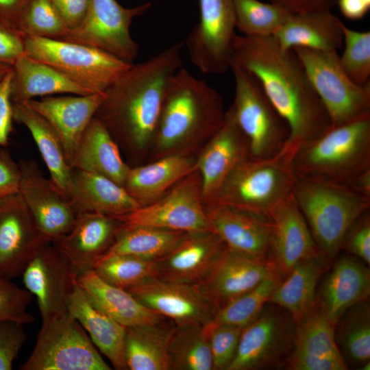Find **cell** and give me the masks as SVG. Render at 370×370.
<instances>
[{"label":"cell","mask_w":370,"mask_h":370,"mask_svg":"<svg viewBox=\"0 0 370 370\" xmlns=\"http://www.w3.org/2000/svg\"><path fill=\"white\" fill-rule=\"evenodd\" d=\"M232 66L257 79L285 121L288 137L278 155L291 163L299 147L331 127L327 111L297 55L293 49L280 48L272 36L236 35Z\"/></svg>","instance_id":"1"},{"label":"cell","mask_w":370,"mask_h":370,"mask_svg":"<svg viewBox=\"0 0 370 370\" xmlns=\"http://www.w3.org/2000/svg\"><path fill=\"white\" fill-rule=\"evenodd\" d=\"M183 42L132 66L106 91L97 118L126 153L152 145L169 83L182 67Z\"/></svg>","instance_id":"2"},{"label":"cell","mask_w":370,"mask_h":370,"mask_svg":"<svg viewBox=\"0 0 370 370\" xmlns=\"http://www.w3.org/2000/svg\"><path fill=\"white\" fill-rule=\"evenodd\" d=\"M226 111L219 92L180 67L171 79L151 147L156 159L190 154L223 125Z\"/></svg>","instance_id":"3"},{"label":"cell","mask_w":370,"mask_h":370,"mask_svg":"<svg viewBox=\"0 0 370 370\" xmlns=\"http://www.w3.org/2000/svg\"><path fill=\"white\" fill-rule=\"evenodd\" d=\"M293 195L327 258L338 254L352 225L370 208L369 199L347 185L316 179L295 176Z\"/></svg>","instance_id":"4"},{"label":"cell","mask_w":370,"mask_h":370,"mask_svg":"<svg viewBox=\"0 0 370 370\" xmlns=\"http://www.w3.org/2000/svg\"><path fill=\"white\" fill-rule=\"evenodd\" d=\"M297 177L345 184L370 168V116L331 126L294 154Z\"/></svg>","instance_id":"5"},{"label":"cell","mask_w":370,"mask_h":370,"mask_svg":"<svg viewBox=\"0 0 370 370\" xmlns=\"http://www.w3.org/2000/svg\"><path fill=\"white\" fill-rule=\"evenodd\" d=\"M295 178L291 162L279 155L266 159L249 157L230 173L208 203L268 217L278 204L293 193Z\"/></svg>","instance_id":"6"},{"label":"cell","mask_w":370,"mask_h":370,"mask_svg":"<svg viewBox=\"0 0 370 370\" xmlns=\"http://www.w3.org/2000/svg\"><path fill=\"white\" fill-rule=\"evenodd\" d=\"M25 45L27 55L90 93L105 92L133 64L101 49L62 40L25 36Z\"/></svg>","instance_id":"7"},{"label":"cell","mask_w":370,"mask_h":370,"mask_svg":"<svg viewBox=\"0 0 370 370\" xmlns=\"http://www.w3.org/2000/svg\"><path fill=\"white\" fill-rule=\"evenodd\" d=\"M321 100L331 126L370 116V82L360 86L343 70L338 51L303 47L292 49Z\"/></svg>","instance_id":"8"},{"label":"cell","mask_w":370,"mask_h":370,"mask_svg":"<svg viewBox=\"0 0 370 370\" xmlns=\"http://www.w3.org/2000/svg\"><path fill=\"white\" fill-rule=\"evenodd\" d=\"M20 370H110L80 323L68 312L42 319L32 353Z\"/></svg>","instance_id":"9"},{"label":"cell","mask_w":370,"mask_h":370,"mask_svg":"<svg viewBox=\"0 0 370 370\" xmlns=\"http://www.w3.org/2000/svg\"><path fill=\"white\" fill-rule=\"evenodd\" d=\"M230 69L235 82L231 107L248 140L250 156L256 159L276 156L288 137L287 125L252 74L236 66H232Z\"/></svg>","instance_id":"10"},{"label":"cell","mask_w":370,"mask_h":370,"mask_svg":"<svg viewBox=\"0 0 370 370\" xmlns=\"http://www.w3.org/2000/svg\"><path fill=\"white\" fill-rule=\"evenodd\" d=\"M243 328L236 354L227 370H253L286 365L295 341L296 323L273 304Z\"/></svg>","instance_id":"11"},{"label":"cell","mask_w":370,"mask_h":370,"mask_svg":"<svg viewBox=\"0 0 370 370\" xmlns=\"http://www.w3.org/2000/svg\"><path fill=\"white\" fill-rule=\"evenodd\" d=\"M114 218L123 227L147 226L184 232L212 231L197 169L158 200Z\"/></svg>","instance_id":"12"},{"label":"cell","mask_w":370,"mask_h":370,"mask_svg":"<svg viewBox=\"0 0 370 370\" xmlns=\"http://www.w3.org/2000/svg\"><path fill=\"white\" fill-rule=\"evenodd\" d=\"M151 5L145 3L128 8L116 0H90L82 23L60 40L95 47L132 62L137 58L139 49L131 36L130 25Z\"/></svg>","instance_id":"13"},{"label":"cell","mask_w":370,"mask_h":370,"mask_svg":"<svg viewBox=\"0 0 370 370\" xmlns=\"http://www.w3.org/2000/svg\"><path fill=\"white\" fill-rule=\"evenodd\" d=\"M199 21L185 45L189 58L201 72L220 75L231 68L236 36L232 0H199Z\"/></svg>","instance_id":"14"},{"label":"cell","mask_w":370,"mask_h":370,"mask_svg":"<svg viewBox=\"0 0 370 370\" xmlns=\"http://www.w3.org/2000/svg\"><path fill=\"white\" fill-rule=\"evenodd\" d=\"M79 274L52 243L36 251L22 276L25 288L36 297L42 320L68 312Z\"/></svg>","instance_id":"15"},{"label":"cell","mask_w":370,"mask_h":370,"mask_svg":"<svg viewBox=\"0 0 370 370\" xmlns=\"http://www.w3.org/2000/svg\"><path fill=\"white\" fill-rule=\"evenodd\" d=\"M278 274L280 273L270 257L246 255L225 245L208 273L195 286L217 312L233 299Z\"/></svg>","instance_id":"16"},{"label":"cell","mask_w":370,"mask_h":370,"mask_svg":"<svg viewBox=\"0 0 370 370\" xmlns=\"http://www.w3.org/2000/svg\"><path fill=\"white\" fill-rule=\"evenodd\" d=\"M48 243L20 193L0 199V278L22 275L36 251Z\"/></svg>","instance_id":"17"},{"label":"cell","mask_w":370,"mask_h":370,"mask_svg":"<svg viewBox=\"0 0 370 370\" xmlns=\"http://www.w3.org/2000/svg\"><path fill=\"white\" fill-rule=\"evenodd\" d=\"M19 193L44 236L53 242L72 228L79 212L32 160L19 163Z\"/></svg>","instance_id":"18"},{"label":"cell","mask_w":370,"mask_h":370,"mask_svg":"<svg viewBox=\"0 0 370 370\" xmlns=\"http://www.w3.org/2000/svg\"><path fill=\"white\" fill-rule=\"evenodd\" d=\"M127 291L175 325H205L216 313L214 307L193 284L153 276Z\"/></svg>","instance_id":"19"},{"label":"cell","mask_w":370,"mask_h":370,"mask_svg":"<svg viewBox=\"0 0 370 370\" xmlns=\"http://www.w3.org/2000/svg\"><path fill=\"white\" fill-rule=\"evenodd\" d=\"M250 156L248 140L230 106L223 125L204 145L196 158L204 204L215 196L230 173Z\"/></svg>","instance_id":"20"},{"label":"cell","mask_w":370,"mask_h":370,"mask_svg":"<svg viewBox=\"0 0 370 370\" xmlns=\"http://www.w3.org/2000/svg\"><path fill=\"white\" fill-rule=\"evenodd\" d=\"M334 327L316 297L311 308L296 325L293 348L286 362L287 369H347L336 343Z\"/></svg>","instance_id":"21"},{"label":"cell","mask_w":370,"mask_h":370,"mask_svg":"<svg viewBox=\"0 0 370 370\" xmlns=\"http://www.w3.org/2000/svg\"><path fill=\"white\" fill-rule=\"evenodd\" d=\"M268 217L271 222L269 254L283 278L300 261L323 254L293 193L278 204Z\"/></svg>","instance_id":"22"},{"label":"cell","mask_w":370,"mask_h":370,"mask_svg":"<svg viewBox=\"0 0 370 370\" xmlns=\"http://www.w3.org/2000/svg\"><path fill=\"white\" fill-rule=\"evenodd\" d=\"M204 204L212 231L226 246L246 255L270 257L271 222L268 217L218 203Z\"/></svg>","instance_id":"23"},{"label":"cell","mask_w":370,"mask_h":370,"mask_svg":"<svg viewBox=\"0 0 370 370\" xmlns=\"http://www.w3.org/2000/svg\"><path fill=\"white\" fill-rule=\"evenodd\" d=\"M104 97L105 92H101L86 95L47 96L25 102L54 129L72 168L81 137Z\"/></svg>","instance_id":"24"},{"label":"cell","mask_w":370,"mask_h":370,"mask_svg":"<svg viewBox=\"0 0 370 370\" xmlns=\"http://www.w3.org/2000/svg\"><path fill=\"white\" fill-rule=\"evenodd\" d=\"M225 247L212 231L187 232L169 254L155 260V276L195 285L208 273Z\"/></svg>","instance_id":"25"},{"label":"cell","mask_w":370,"mask_h":370,"mask_svg":"<svg viewBox=\"0 0 370 370\" xmlns=\"http://www.w3.org/2000/svg\"><path fill=\"white\" fill-rule=\"evenodd\" d=\"M120 227L114 217L79 212L71 230L52 243L81 273L93 269L112 245Z\"/></svg>","instance_id":"26"},{"label":"cell","mask_w":370,"mask_h":370,"mask_svg":"<svg viewBox=\"0 0 370 370\" xmlns=\"http://www.w3.org/2000/svg\"><path fill=\"white\" fill-rule=\"evenodd\" d=\"M370 295V271L365 263L352 256L338 258L323 281L317 299L335 325L352 306L367 301Z\"/></svg>","instance_id":"27"},{"label":"cell","mask_w":370,"mask_h":370,"mask_svg":"<svg viewBox=\"0 0 370 370\" xmlns=\"http://www.w3.org/2000/svg\"><path fill=\"white\" fill-rule=\"evenodd\" d=\"M345 25L331 9H323L293 14L272 36L285 50L303 47L338 51L343 47Z\"/></svg>","instance_id":"28"},{"label":"cell","mask_w":370,"mask_h":370,"mask_svg":"<svg viewBox=\"0 0 370 370\" xmlns=\"http://www.w3.org/2000/svg\"><path fill=\"white\" fill-rule=\"evenodd\" d=\"M68 197L79 212L117 217L140 205L125 188L101 175L72 168Z\"/></svg>","instance_id":"29"},{"label":"cell","mask_w":370,"mask_h":370,"mask_svg":"<svg viewBox=\"0 0 370 370\" xmlns=\"http://www.w3.org/2000/svg\"><path fill=\"white\" fill-rule=\"evenodd\" d=\"M195 170L196 158L191 154H171L130 167L123 187L142 206L160 199Z\"/></svg>","instance_id":"30"},{"label":"cell","mask_w":370,"mask_h":370,"mask_svg":"<svg viewBox=\"0 0 370 370\" xmlns=\"http://www.w3.org/2000/svg\"><path fill=\"white\" fill-rule=\"evenodd\" d=\"M67 311L114 369H127L124 356L125 328L98 308L77 283L69 299Z\"/></svg>","instance_id":"31"},{"label":"cell","mask_w":370,"mask_h":370,"mask_svg":"<svg viewBox=\"0 0 370 370\" xmlns=\"http://www.w3.org/2000/svg\"><path fill=\"white\" fill-rule=\"evenodd\" d=\"M77 284L98 308L125 328L164 321L163 317L142 304L127 290L108 284L92 269L79 273Z\"/></svg>","instance_id":"32"},{"label":"cell","mask_w":370,"mask_h":370,"mask_svg":"<svg viewBox=\"0 0 370 370\" xmlns=\"http://www.w3.org/2000/svg\"><path fill=\"white\" fill-rule=\"evenodd\" d=\"M130 167L117 143L94 116L79 142L72 168L101 175L123 186Z\"/></svg>","instance_id":"33"},{"label":"cell","mask_w":370,"mask_h":370,"mask_svg":"<svg viewBox=\"0 0 370 370\" xmlns=\"http://www.w3.org/2000/svg\"><path fill=\"white\" fill-rule=\"evenodd\" d=\"M12 103L25 102L38 97H43L54 94H92L53 67L26 53L12 66Z\"/></svg>","instance_id":"34"},{"label":"cell","mask_w":370,"mask_h":370,"mask_svg":"<svg viewBox=\"0 0 370 370\" xmlns=\"http://www.w3.org/2000/svg\"><path fill=\"white\" fill-rule=\"evenodd\" d=\"M326 259L323 254L298 262L272 292L268 303L285 310L297 324L315 301Z\"/></svg>","instance_id":"35"},{"label":"cell","mask_w":370,"mask_h":370,"mask_svg":"<svg viewBox=\"0 0 370 370\" xmlns=\"http://www.w3.org/2000/svg\"><path fill=\"white\" fill-rule=\"evenodd\" d=\"M12 111L13 119L24 125L31 133L49 170L51 181L68 197L72 168L57 133L47 120L25 102L12 103Z\"/></svg>","instance_id":"36"},{"label":"cell","mask_w":370,"mask_h":370,"mask_svg":"<svg viewBox=\"0 0 370 370\" xmlns=\"http://www.w3.org/2000/svg\"><path fill=\"white\" fill-rule=\"evenodd\" d=\"M173 326L156 323L125 328L124 356L127 369L171 370L169 344Z\"/></svg>","instance_id":"37"},{"label":"cell","mask_w":370,"mask_h":370,"mask_svg":"<svg viewBox=\"0 0 370 370\" xmlns=\"http://www.w3.org/2000/svg\"><path fill=\"white\" fill-rule=\"evenodd\" d=\"M186 233L147 226L123 227L121 224L114 241L102 257L130 255L155 260L169 254Z\"/></svg>","instance_id":"38"},{"label":"cell","mask_w":370,"mask_h":370,"mask_svg":"<svg viewBox=\"0 0 370 370\" xmlns=\"http://www.w3.org/2000/svg\"><path fill=\"white\" fill-rule=\"evenodd\" d=\"M335 340L346 364L362 366L370 358V308L358 303L340 317L334 327Z\"/></svg>","instance_id":"39"},{"label":"cell","mask_w":370,"mask_h":370,"mask_svg":"<svg viewBox=\"0 0 370 370\" xmlns=\"http://www.w3.org/2000/svg\"><path fill=\"white\" fill-rule=\"evenodd\" d=\"M168 351L171 370H213L206 324L175 325Z\"/></svg>","instance_id":"40"},{"label":"cell","mask_w":370,"mask_h":370,"mask_svg":"<svg viewBox=\"0 0 370 370\" xmlns=\"http://www.w3.org/2000/svg\"><path fill=\"white\" fill-rule=\"evenodd\" d=\"M236 29L248 36H268L281 27L293 14L274 3L259 0H232Z\"/></svg>","instance_id":"41"},{"label":"cell","mask_w":370,"mask_h":370,"mask_svg":"<svg viewBox=\"0 0 370 370\" xmlns=\"http://www.w3.org/2000/svg\"><path fill=\"white\" fill-rule=\"evenodd\" d=\"M282 279V276L278 274L265 280L252 290L219 308L211 322L245 328L259 315Z\"/></svg>","instance_id":"42"},{"label":"cell","mask_w":370,"mask_h":370,"mask_svg":"<svg viewBox=\"0 0 370 370\" xmlns=\"http://www.w3.org/2000/svg\"><path fill=\"white\" fill-rule=\"evenodd\" d=\"M92 270L108 284L125 290L156 275L155 260L130 255L103 256Z\"/></svg>","instance_id":"43"},{"label":"cell","mask_w":370,"mask_h":370,"mask_svg":"<svg viewBox=\"0 0 370 370\" xmlns=\"http://www.w3.org/2000/svg\"><path fill=\"white\" fill-rule=\"evenodd\" d=\"M25 36L60 40L69 27L51 0H25L18 18Z\"/></svg>","instance_id":"44"},{"label":"cell","mask_w":370,"mask_h":370,"mask_svg":"<svg viewBox=\"0 0 370 370\" xmlns=\"http://www.w3.org/2000/svg\"><path fill=\"white\" fill-rule=\"evenodd\" d=\"M344 51L339 56L341 67L355 84L370 82V32H358L343 27Z\"/></svg>","instance_id":"45"},{"label":"cell","mask_w":370,"mask_h":370,"mask_svg":"<svg viewBox=\"0 0 370 370\" xmlns=\"http://www.w3.org/2000/svg\"><path fill=\"white\" fill-rule=\"evenodd\" d=\"M213 370H227L236 354L242 328L227 324H206Z\"/></svg>","instance_id":"46"},{"label":"cell","mask_w":370,"mask_h":370,"mask_svg":"<svg viewBox=\"0 0 370 370\" xmlns=\"http://www.w3.org/2000/svg\"><path fill=\"white\" fill-rule=\"evenodd\" d=\"M32 296L11 280L0 278V320H14L24 325L32 323L35 318L27 310Z\"/></svg>","instance_id":"47"},{"label":"cell","mask_w":370,"mask_h":370,"mask_svg":"<svg viewBox=\"0 0 370 370\" xmlns=\"http://www.w3.org/2000/svg\"><path fill=\"white\" fill-rule=\"evenodd\" d=\"M23 323L0 320V370H10L27 340Z\"/></svg>","instance_id":"48"},{"label":"cell","mask_w":370,"mask_h":370,"mask_svg":"<svg viewBox=\"0 0 370 370\" xmlns=\"http://www.w3.org/2000/svg\"><path fill=\"white\" fill-rule=\"evenodd\" d=\"M367 265L370 264V216L367 211L347 232L342 248Z\"/></svg>","instance_id":"49"},{"label":"cell","mask_w":370,"mask_h":370,"mask_svg":"<svg viewBox=\"0 0 370 370\" xmlns=\"http://www.w3.org/2000/svg\"><path fill=\"white\" fill-rule=\"evenodd\" d=\"M25 40L18 27L0 20V64L12 66L25 54Z\"/></svg>","instance_id":"50"},{"label":"cell","mask_w":370,"mask_h":370,"mask_svg":"<svg viewBox=\"0 0 370 370\" xmlns=\"http://www.w3.org/2000/svg\"><path fill=\"white\" fill-rule=\"evenodd\" d=\"M21 171L7 149H0V199L19 193Z\"/></svg>","instance_id":"51"},{"label":"cell","mask_w":370,"mask_h":370,"mask_svg":"<svg viewBox=\"0 0 370 370\" xmlns=\"http://www.w3.org/2000/svg\"><path fill=\"white\" fill-rule=\"evenodd\" d=\"M13 77L12 69L0 81V146H5L12 127L13 119L11 87Z\"/></svg>","instance_id":"52"},{"label":"cell","mask_w":370,"mask_h":370,"mask_svg":"<svg viewBox=\"0 0 370 370\" xmlns=\"http://www.w3.org/2000/svg\"><path fill=\"white\" fill-rule=\"evenodd\" d=\"M69 30L83 21L90 0H51Z\"/></svg>","instance_id":"53"},{"label":"cell","mask_w":370,"mask_h":370,"mask_svg":"<svg viewBox=\"0 0 370 370\" xmlns=\"http://www.w3.org/2000/svg\"><path fill=\"white\" fill-rule=\"evenodd\" d=\"M293 14L305 13L311 11L331 9L336 0H271Z\"/></svg>","instance_id":"54"},{"label":"cell","mask_w":370,"mask_h":370,"mask_svg":"<svg viewBox=\"0 0 370 370\" xmlns=\"http://www.w3.org/2000/svg\"><path fill=\"white\" fill-rule=\"evenodd\" d=\"M342 14L349 20L365 17L370 9V0H336Z\"/></svg>","instance_id":"55"},{"label":"cell","mask_w":370,"mask_h":370,"mask_svg":"<svg viewBox=\"0 0 370 370\" xmlns=\"http://www.w3.org/2000/svg\"><path fill=\"white\" fill-rule=\"evenodd\" d=\"M25 0H0V20L18 27V18Z\"/></svg>","instance_id":"56"},{"label":"cell","mask_w":370,"mask_h":370,"mask_svg":"<svg viewBox=\"0 0 370 370\" xmlns=\"http://www.w3.org/2000/svg\"><path fill=\"white\" fill-rule=\"evenodd\" d=\"M344 184L356 193L370 199V168L357 174Z\"/></svg>","instance_id":"57"},{"label":"cell","mask_w":370,"mask_h":370,"mask_svg":"<svg viewBox=\"0 0 370 370\" xmlns=\"http://www.w3.org/2000/svg\"><path fill=\"white\" fill-rule=\"evenodd\" d=\"M12 66L7 64H0V81L11 71Z\"/></svg>","instance_id":"58"}]
</instances>
